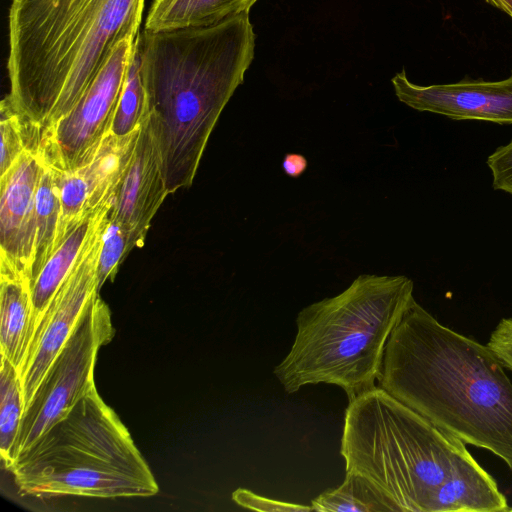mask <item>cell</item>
Instances as JSON below:
<instances>
[{"label": "cell", "instance_id": "19", "mask_svg": "<svg viewBox=\"0 0 512 512\" xmlns=\"http://www.w3.org/2000/svg\"><path fill=\"white\" fill-rule=\"evenodd\" d=\"M314 511L398 512L396 506L364 477L346 472L343 483L311 501Z\"/></svg>", "mask_w": 512, "mask_h": 512}, {"label": "cell", "instance_id": "3", "mask_svg": "<svg viewBox=\"0 0 512 512\" xmlns=\"http://www.w3.org/2000/svg\"><path fill=\"white\" fill-rule=\"evenodd\" d=\"M144 0H12L6 96L26 130L67 115L116 46L136 38Z\"/></svg>", "mask_w": 512, "mask_h": 512}, {"label": "cell", "instance_id": "17", "mask_svg": "<svg viewBox=\"0 0 512 512\" xmlns=\"http://www.w3.org/2000/svg\"><path fill=\"white\" fill-rule=\"evenodd\" d=\"M258 0H154L144 30L160 31L217 24L249 13Z\"/></svg>", "mask_w": 512, "mask_h": 512}, {"label": "cell", "instance_id": "10", "mask_svg": "<svg viewBox=\"0 0 512 512\" xmlns=\"http://www.w3.org/2000/svg\"><path fill=\"white\" fill-rule=\"evenodd\" d=\"M44 168L38 150L27 149L0 176V274L29 279L35 240L36 192Z\"/></svg>", "mask_w": 512, "mask_h": 512}, {"label": "cell", "instance_id": "27", "mask_svg": "<svg viewBox=\"0 0 512 512\" xmlns=\"http://www.w3.org/2000/svg\"><path fill=\"white\" fill-rule=\"evenodd\" d=\"M487 346L504 367L512 370V317L500 320L492 331Z\"/></svg>", "mask_w": 512, "mask_h": 512}, {"label": "cell", "instance_id": "30", "mask_svg": "<svg viewBox=\"0 0 512 512\" xmlns=\"http://www.w3.org/2000/svg\"><path fill=\"white\" fill-rule=\"evenodd\" d=\"M509 511H512V508H510V510H509Z\"/></svg>", "mask_w": 512, "mask_h": 512}, {"label": "cell", "instance_id": "2", "mask_svg": "<svg viewBox=\"0 0 512 512\" xmlns=\"http://www.w3.org/2000/svg\"><path fill=\"white\" fill-rule=\"evenodd\" d=\"M255 39L249 13L138 34L147 117L169 194L193 183L220 114L252 64Z\"/></svg>", "mask_w": 512, "mask_h": 512}, {"label": "cell", "instance_id": "9", "mask_svg": "<svg viewBox=\"0 0 512 512\" xmlns=\"http://www.w3.org/2000/svg\"><path fill=\"white\" fill-rule=\"evenodd\" d=\"M110 211L101 217L91 232L75 265L33 333L27 356L19 371L25 408L85 309L99 294L97 267Z\"/></svg>", "mask_w": 512, "mask_h": 512}, {"label": "cell", "instance_id": "11", "mask_svg": "<svg viewBox=\"0 0 512 512\" xmlns=\"http://www.w3.org/2000/svg\"><path fill=\"white\" fill-rule=\"evenodd\" d=\"M398 100L417 111L454 120H483L512 124V73L500 81H460L421 86L409 81L405 70L391 79Z\"/></svg>", "mask_w": 512, "mask_h": 512}, {"label": "cell", "instance_id": "16", "mask_svg": "<svg viewBox=\"0 0 512 512\" xmlns=\"http://www.w3.org/2000/svg\"><path fill=\"white\" fill-rule=\"evenodd\" d=\"M113 204L114 200L80 221L51 255L37 277L30 283L34 308V331L54 295L75 265L91 232L101 217L112 209Z\"/></svg>", "mask_w": 512, "mask_h": 512}, {"label": "cell", "instance_id": "15", "mask_svg": "<svg viewBox=\"0 0 512 512\" xmlns=\"http://www.w3.org/2000/svg\"><path fill=\"white\" fill-rule=\"evenodd\" d=\"M141 127L124 136L109 132L81 171L89 191L91 211L111 202L133 156Z\"/></svg>", "mask_w": 512, "mask_h": 512}, {"label": "cell", "instance_id": "21", "mask_svg": "<svg viewBox=\"0 0 512 512\" xmlns=\"http://www.w3.org/2000/svg\"><path fill=\"white\" fill-rule=\"evenodd\" d=\"M146 118V94L140 72L137 36L110 132L118 136L130 134L138 130Z\"/></svg>", "mask_w": 512, "mask_h": 512}, {"label": "cell", "instance_id": "1", "mask_svg": "<svg viewBox=\"0 0 512 512\" xmlns=\"http://www.w3.org/2000/svg\"><path fill=\"white\" fill-rule=\"evenodd\" d=\"M377 382L512 471V382L487 345L441 324L414 299L387 341Z\"/></svg>", "mask_w": 512, "mask_h": 512}, {"label": "cell", "instance_id": "8", "mask_svg": "<svg viewBox=\"0 0 512 512\" xmlns=\"http://www.w3.org/2000/svg\"><path fill=\"white\" fill-rule=\"evenodd\" d=\"M136 38L120 42L71 111L41 133L38 152L46 166H83L110 132Z\"/></svg>", "mask_w": 512, "mask_h": 512}, {"label": "cell", "instance_id": "18", "mask_svg": "<svg viewBox=\"0 0 512 512\" xmlns=\"http://www.w3.org/2000/svg\"><path fill=\"white\" fill-rule=\"evenodd\" d=\"M60 218L58 188L52 170L45 165L40 178L35 203V240L30 283L37 277L56 250Z\"/></svg>", "mask_w": 512, "mask_h": 512}, {"label": "cell", "instance_id": "22", "mask_svg": "<svg viewBox=\"0 0 512 512\" xmlns=\"http://www.w3.org/2000/svg\"><path fill=\"white\" fill-rule=\"evenodd\" d=\"M50 169L54 175L60 200V218L56 242L57 249L70 231L87 215L96 210L91 211L89 208L88 187L79 169Z\"/></svg>", "mask_w": 512, "mask_h": 512}, {"label": "cell", "instance_id": "25", "mask_svg": "<svg viewBox=\"0 0 512 512\" xmlns=\"http://www.w3.org/2000/svg\"><path fill=\"white\" fill-rule=\"evenodd\" d=\"M492 172L493 188L512 194V140L498 147L487 159Z\"/></svg>", "mask_w": 512, "mask_h": 512}, {"label": "cell", "instance_id": "12", "mask_svg": "<svg viewBox=\"0 0 512 512\" xmlns=\"http://www.w3.org/2000/svg\"><path fill=\"white\" fill-rule=\"evenodd\" d=\"M168 194L158 145L147 117L110 211V218L127 233L128 254L144 245L151 221Z\"/></svg>", "mask_w": 512, "mask_h": 512}, {"label": "cell", "instance_id": "28", "mask_svg": "<svg viewBox=\"0 0 512 512\" xmlns=\"http://www.w3.org/2000/svg\"><path fill=\"white\" fill-rule=\"evenodd\" d=\"M283 172L291 178H299L308 167V160L300 153H286L281 164Z\"/></svg>", "mask_w": 512, "mask_h": 512}, {"label": "cell", "instance_id": "13", "mask_svg": "<svg viewBox=\"0 0 512 512\" xmlns=\"http://www.w3.org/2000/svg\"><path fill=\"white\" fill-rule=\"evenodd\" d=\"M0 354L18 372L34 333L30 281L16 274H0Z\"/></svg>", "mask_w": 512, "mask_h": 512}, {"label": "cell", "instance_id": "26", "mask_svg": "<svg viewBox=\"0 0 512 512\" xmlns=\"http://www.w3.org/2000/svg\"><path fill=\"white\" fill-rule=\"evenodd\" d=\"M233 500L240 506L257 511H314L312 506L291 504L259 496L250 490L239 488L232 495Z\"/></svg>", "mask_w": 512, "mask_h": 512}, {"label": "cell", "instance_id": "23", "mask_svg": "<svg viewBox=\"0 0 512 512\" xmlns=\"http://www.w3.org/2000/svg\"><path fill=\"white\" fill-rule=\"evenodd\" d=\"M0 176L6 173L27 147L24 122L5 97L0 104Z\"/></svg>", "mask_w": 512, "mask_h": 512}, {"label": "cell", "instance_id": "20", "mask_svg": "<svg viewBox=\"0 0 512 512\" xmlns=\"http://www.w3.org/2000/svg\"><path fill=\"white\" fill-rule=\"evenodd\" d=\"M25 410L19 372L1 357L0 365V454L9 471L15 461V445Z\"/></svg>", "mask_w": 512, "mask_h": 512}, {"label": "cell", "instance_id": "24", "mask_svg": "<svg viewBox=\"0 0 512 512\" xmlns=\"http://www.w3.org/2000/svg\"><path fill=\"white\" fill-rule=\"evenodd\" d=\"M127 244L128 236L126 231L109 216L97 267L99 291L108 279L114 278L119 264L127 257Z\"/></svg>", "mask_w": 512, "mask_h": 512}, {"label": "cell", "instance_id": "4", "mask_svg": "<svg viewBox=\"0 0 512 512\" xmlns=\"http://www.w3.org/2000/svg\"><path fill=\"white\" fill-rule=\"evenodd\" d=\"M403 275H359L334 296L297 315V333L274 375L291 394L311 384H332L348 400L375 387L387 341L414 300Z\"/></svg>", "mask_w": 512, "mask_h": 512}, {"label": "cell", "instance_id": "29", "mask_svg": "<svg viewBox=\"0 0 512 512\" xmlns=\"http://www.w3.org/2000/svg\"><path fill=\"white\" fill-rule=\"evenodd\" d=\"M512 18V0H486Z\"/></svg>", "mask_w": 512, "mask_h": 512}, {"label": "cell", "instance_id": "6", "mask_svg": "<svg viewBox=\"0 0 512 512\" xmlns=\"http://www.w3.org/2000/svg\"><path fill=\"white\" fill-rule=\"evenodd\" d=\"M35 498L150 497L159 487L129 431L94 385L9 470Z\"/></svg>", "mask_w": 512, "mask_h": 512}, {"label": "cell", "instance_id": "7", "mask_svg": "<svg viewBox=\"0 0 512 512\" xmlns=\"http://www.w3.org/2000/svg\"><path fill=\"white\" fill-rule=\"evenodd\" d=\"M113 335L110 309L97 294L24 410L15 445V461L95 385L98 351Z\"/></svg>", "mask_w": 512, "mask_h": 512}, {"label": "cell", "instance_id": "14", "mask_svg": "<svg viewBox=\"0 0 512 512\" xmlns=\"http://www.w3.org/2000/svg\"><path fill=\"white\" fill-rule=\"evenodd\" d=\"M505 496L493 477L476 462L454 473L431 496L427 512H505Z\"/></svg>", "mask_w": 512, "mask_h": 512}, {"label": "cell", "instance_id": "5", "mask_svg": "<svg viewBox=\"0 0 512 512\" xmlns=\"http://www.w3.org/2000/svg\"><path fill=\"white\" fill-rule=\"evenodd\" d=\"M341 455L398 512H427L436 488L476 462L466 444L375 386L349 401Z\"/></svg>", "mask_w": 512, "mask_h": 512}]
</instances>
